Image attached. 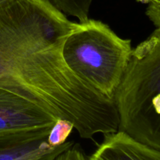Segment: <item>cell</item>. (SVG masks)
Listing matches in <instances>:
<instances>
[{
    "label": "cell",
    "mask_w": 160,
    "mask_h": 160,
    "mask_svg": "<svg viewBox=\"0 0 160 160\" xmlns=\"http://www.w3.org/2000/svg\"><path fill=\"white\" fill-rule=\"evenodd\" d=\"M73 22L48 0L0 2V87L71 122L80 137L119 130L113 98L77 76L62 57Z\"/></svg>",
    "instance_id": "6da1fadb"
},
{
    "label": "cell",
    "mask_w": 160,
    "mask_h": 160,
    "mask_svg": "<svg viewBox=\"0 0 160 160\" xmlns=\"http://www.w3.org/2000/svg\"><path fill=\"white\" fill-rule=\"evenodd\" d=\"M114 102L118 131L160 151V29L133 48Z\"/></svg>",
    "instance_id": "7a4b0ae2"
},
{
    "label": "cell",
    "mask_w": 160,
    "mask_h": 160,
    "mask_svg": "<svg viewBox=\"0 0 160 160\" xmlns=\"http://www.w3.org/2000/svg\"><path fill=\"white\" fill-rule=\"evenodd\" d=\"M131 41L117 35L106 23L88 19L78 23L62 46L69 68L102 95L113 98L132 52Z\"/></svg>",
    "instance_id": "3957f363"
},
{
    "label": "cell",
    "mask_w": 160,
    "mask_h": 160,
    "mask_svg": "<svg viewBox=\"0 0 160 160\" xmlns=\"http://www.w3.org/2000/svg\"><path fill=\"white\" fill-rule=\"evenodd\" d=\"M57 119L34 102L0 87V136L52 128Z\"/></svg>",
    "instance_id": "277c9868"
},
{
    "label": "cell",
    "mask_w": 160,
    "mask_h": 160,
    "mask_svg": "<svg viewBox=\"0 0 160 160\" xmlns=\"http://www.w3.org/2000/svg\"><path fill=\"white\" fill-rule=\"evenodd\" d=\"M51 128L23 131L0 136V160H54L74 145L65 142L51 147L47 142Z\"/></svg>",
    "instance_id": "5b68a950"
},
{
    "label": "cell",
    "mask_w": 160,
    "mask_h": 160,
    "mask_svg": "<svg viewBox=\"0 0 160 160\" xmlns=\"http://www.w3.org/2000/svg\"><path fill=\"white\" fill-rule=\"evenodd\" d=\"M89 160H160V151L140 143L121 131L105 134Z\"/></svg>",
    "instance_id": "8992f818"
},
{
    "label": "cell",
    "mask_w": 160,
    "mask_h": 160,
    "mask_svg": "<svg viewBox=\"0 0 160 160\" xmlns=\"http://www.w3.org/2000/svg\"><path fill=\"white\" fill-rule=\"evenodd\" d=\"M59 11L76 17L80 23L88 20L90 8L94 0H48Z\"/></svg>",
    "instance_id": "52a82bcc"
},
{
    "label": "cell",
    "mask_w": 160,
    "mask_h": 160,
    "mask_svg": "<svg viewBox=\"0 0 160 160\" xmlns=\"http://www.w3.org/2000/svg\"><path fill=\"white\" fill-rule=\"evenodd\" d=\"M74 130V126L69 120L58 118L50 129L47 142L51 147H57L67 142V138Z\"/></svg>",
    "instance_id": "ba28073f"
},
{
    "label": "cell",
    "mask_w": 160,
    "mask_h": 160,
    "mask_svg": "<svg viewBox=\"0 0 160 160\" xmlns=\"http://www.w3.org/2000/svg\"><path fill=\"white\" fill-rule=\"evenodd\" d=\"M54 160H89L79 145L75 144L59 155Z\"/></svg>",
    "instance_id": "9c48e42d"
},
{
    "label": "cell",
    "mask_w": 160,
    "mask_h": 160,
    "mask_svg": "<svg viewBox=\"0 0 160 160\" xmlns=\"http://www.w3.org/2000/svg\"><path fill=\"white\" fill-rule=\"evenodd\" d=\"M148 5L145 13L156 28L160 29V0H154Z\"/></svg>",
    "instance_id": "30bf717a"
},
{
    "label": "cell",
    "mask_w": 160,
    "mask_h": 160,
    "mask_svg": "<svg viewBox=\"0 0 160 160\" xmlns=\"http://www.w3.org/2000/svg\"><path fill=\"white\" fill-rule=\"evenodd\" d=\"M154 0H137V2L141 3H143V4H149L150 2H152Z\"/></svg>",
    "instance_id": "8fae6325"
},
{
    "label": "cell",
    "mask_w": 160,
    "mask_h": 160,
    "mask_svg": "<svg viewBox=\"0 0 160 160\" xmlns=\"http://www.w3.org/2000/svg\"><path fill=\"white\" fill-rule=\"evenodd\" d=\"M3 1H5V0H0V2H3Z\"/></svg>",
    "instance_id": "7c38bea8"
}]
</instances>
